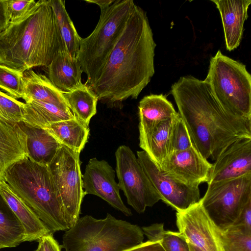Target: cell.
I'll return each mask as SVG.
<instances>
[{"label":"cell","mask_w":251,"mask_h":251,"mask_svg":"<svg viewBox=\"0 0 251 251\" xmlns=\"http://www.w3.org/2000/svg\"><path fill=\"white\" fill-rule=\"evenodd\" d=\"M156 47L146 12L135 5L98 79L89 86L108 103L136 99L154 74Z\"/></svg>","instance_id":"cell-1"},{"label":"cell","mask_w":251,"mask_h":251,"mask_svg":"<svg viewBox=\"0 0 251 251\" xmlns=\"http://www.w3.org/2000/svg\"><path fill=\"white\" fill-rule=\"evenodd\" d=\"M171 93L195 146L207 160L215 161L235 141L251 138V120L226 111L204 80L181 77Z\"/></svg>","instance_id":"cell-2"},{"label":"cell","mask_w":251,"mask_h":251,"mask_svg":"<svg viewBox=\"0 0 251 251\" xmlns=\"http://www.w3.org/2000/svg\"><path fill=\"white\" fill-rule=\"evenodd\" d=\"M65 51L50 0H39L20 20L0 33V64L22 73L47 67Z\"/></svg>","instance_id":"cell-3"},{"label":"cell","mask_w":251,"mask_h":251,"mask_svg":"<svg viewBox=\"0 0 251 251\" xmlns=\"http://www.w3.org/2000/svg\"><path fill=\"white\" fill-rule=\"evenodd\" d=\"M5 181L52 234L69 228L61 197L48 166L25 159L8 171Z\"/></svg>","instance_id":"cell-4"},{"label":"cell","mask_w":251,"mask_h":251,"mask_svg":"<svg viewBox=\"0 0 251 251\" xmlns=\"http://www.w3.org/2000/svg\"><path fill=\"white\" fill-rule=\"evenodd\" d=\"M64 251H124L142 242L144 234L138 226L107 213L102 219L86 215L65 231Z\"/></svg>","instance_id":"cell-5"},{"label":"cell","mask_w":251,"mask_h":251,"mask_svg":"<svg viewBox=\"0 0 251 251\" xmlns=\"http://www.w3.org/2000/svg\"><path fill=\"white\" fill-rule=\"evenodd\" d=\"M132 0H115L100 10L98 24L90 35L81 38L77 59L91 86L100 72L123 31L135 5Z\"/></svg>","instance_id":"cell-6"},{"label":"cell","mask_w":251,"mask_h":251,"mask_svg":"<svg viewBox=\"0 0 251 251\" xmlns=\"http://www.w3.org/2000/svg\"><path fill=\"white\" fill-rule=\"evenodd\" d=\"M204 80L226 111L235 116L251 120V75L245 65L219 50L210 59Z\"/></svg>","instance_id":"cell-7"},{"label":"cell","mask_w":251,"mask_h":251,"mask_svg":"<svg viewBox=\"0 0 251 251\" xmlns=\"http://www.w3.org/2000/svg\"><path fill=\"white\" fill-rule=\"evenodd\" d=\"M200 202L219 229L231 226L251 201V175L207 184Z\"/></svg>","instance_id":"cell-8"},{"label":"cell","mask_w":251,"mask_h":251,"mask_svg":"<svg viewBox=\"0 0 251 251\" xmlns=\"http://www.w3.org/2000/svg\"><path fill=\"white\" fill-rule=\"evenodd\" d=\"M80 153L61 144L48 165L61 197L69 228L79 218L85 195L82 187Z\"/></svg>","instance_id":"cell-9"},{"label":"cell","mask_w":251,"mask_h":251,"mask_svg":"<svg viewBox=\"0 0 251 251\" xmlns=\"http://www.w3.org/2000/svg\"><path fill=\"white\" fill-rule=\"evenodd\" d=\"M115 157L118 184L130 206L137 213H142L147 207H151L161 200L129 147L119 146L115 152Z\"/></svg>","instance_id":"cell-10"},{"label":"cell","mask_w":251,"mask_h":251,"mask_svg":"<svg viewBox=\"0 0 251 251\" xmlns=\"http://www.w3.org/2000/svg\"><path fill=\"white\" fill-rule=\"evenodd\" d=\"M138 160L161 200L176 211L185 210L201 200L198 186L182 183L163 174L144 151Z\"/></svg>","instance_id":"cell-11"},{"label":"cell","mask_w":251,"mask_h":251,"mask_svg":"<svg viewBox=\"0 0 251 251\" xmlns=\"http://www.w3.org/2000/svg\"><path fill=\"white\" fill-rule=\"evenodd\" d=\"M176 223L179 232L188 243L202 251H223L219 228L200 201L185 210L176 211Z\"/></svg>","instance_id":"cell-12"},{"label":"cell","mask_w":251,"mask_h":251,"mask_svg":"<svg viewBox=\"0 0 251 251\" xmlns=\"http://www.w3.org/2000/svg\"><path fill=\"white\" fill-rule=\"evenodd\" d=\"M115 173L106 161L96 157L90 159L82 176L84 194L98 196L126 216H130L132 215L130 209L121 199Z\"/></svg>","instance_id":"cell-13"},{"label":"cell","mask_w":251,"mask_h":251,"mask_svg":"<svg viewBox=\"0 0 251 251\" xmlns=\"http://www.w3.org/2000/svg\"><path fill=\"white\" fill-rule=\"evenodd\" d=\"M212 167V164L194 146L173 152L160 170L182 183L199 186L208 181Z\"/></svg>","instance_id":"cell-14"},{"label":"cell","mask_w":251,"mask_h":251,"mask_svg":"<svg viewBox=\"0 0 251 251\" xmlns=\"http://www.w3.org/2000/svg\"><path fill=\"white\" fill-rule=\"evenodd\" d=\"M251 175V138L231 144L212 164L207 184Z\"/></svg>","instance_id":"cell-15"},{"label":"cell","mask_w":251,"mask_h":251,"mask_svg":"<svg viewBox=\"0 0 251 251\" xmlns=\"http://www.w3.org/2000/svg\"><path fill=\"white\" fill-rule=\"evenodd\" d=\"M28 158L27 136L18 123L0 120V181L15 164Z\"/></svg>","instance_id":"cell-16"},{"label":"cell","mask_w":251,"mask_h":251,"mask_svg":"<svg viewBox=\"0 0 251 251\" xmlns=\"http://www.w3.org/2000/svg\"><path fill=\"white\" fill-rule=\"evenodd\" d=\"M221 14L226 49L231 51L240 45L244 24L248 18L251 0H211Z\"/></svg>","instance_id":"cell-17"},{"label":"cell","mask_w":251,"mask_h":251,"mask_svg":"<svg viewBox=\"0 0 251 251\" xmlns=\"http://www.w3.org/2000/svg\"><path fill=\"white\" fill-rule=\"evenodd\" d=\"M139 137L150 134L162 122L176 117L178 112L162 94L144 97L139 102Z\"/></svg>","instance_id":"cell-18"},{"label":"cell","mask_w":251,"mask_h":251,"mask_svg":"<svg viewBox=\"0 0 251 251\" xmlns=\"http://www.w3.org/2000/svg\"><path fill=\"white\" fill-rule=\"evenodd\" d=\"M177 115L162 122L148 135L139 137V146L161 170L172 154V140Z\"/></svg>","instance_id":"cell-19"},{"label":"cell","mask_w":251,"mask_h":251,"mask_svg":"<svg viewBox=\"0 0 251 251\" xmlns=\"http://www.w3.org/2000/svg\"><path fill=\"white\" fill-rule=\"evenodd\" d=\"M49 79L63 92H69L81 86V66L77 58L65 51H59L47 67Z\"/></svg>","instance_id":"cell-20"},{"label":"cell","mask_w":251,"mask_h":251,"mask_svg":"<svg viewBox=\"0 0 251 251\" xmlns=\"http://www.w3.org/2000/svg\"><path fill=\"white\" fill-rule=\"evenodd\" d=\"M0 193L21 222L25 231L27 241H39L43 237L52 233L4 181H0Z\"/></svg>","instance_id":"cell-21"},{"label":"cell","mask_w":251,"mask_h":251,"mask_svg":"<svg viewBox=\"0 0 251 251\" xmlns=\"http://www.w3.org/2000/svg\"><path fill=\"white\" fill-rule=\"evenodd\" d=\"M23 86V99L25 102L36 100L69 108L63 92L44 75L37 74L32 70L24 72Z\"/></svg>","instance_id":"cell-22"},{"label":"cell","mask_w":251,"mask_h":251,"mask_svg":"<svg viewBox=\"0 0 251 251\" xmlns=\"http://www.w3.org/2000/svg\"><path fill=\"white\" fill-rule=\"evenodd\" d=\"M18 124L27 136L28 158L48 166L61 144L45 129L32 126L23 122Z\"/></svg>","instance_id":"cell-23"},{"label":"cell","mask_w":251,"mask_h":251,"mask_svg":"<svg viewBox=\"0 0 251 251\" xmlns=\"http://www.w3.org/2000/svg\"><path fill=\"white\" fill-rule=\"evenodd\" d=\"M23 122L45 129L51 124L75 118L69 108L52 103L31 100L25 102Z\"/></svg>","instance_id":"cell-24"},{"label":"cell","mask_w":251,"mask_h":251,"mask_svg":"<svg viewBox=\"0 0 251 251\" xmlns=\"http://www.w3.org/2000/svg\"><path fill=\"white\" fill-rule=\"evenodd\" d=\"M60 144L80 153L89 138V125L75 118L53 123L45 128Z\"/></svg>","instance_id":"cell-25"},{"label":"cell","mask_w":251,"mask_h":251,"mask_svg":"<svg viewBox=\"0 0 251 251\" xmlns=\"http://www.w3.org/2000/svg\"><path fill=\"white\" fill-rule=\"evenodd\" d=\"M27 241L21 222L0 193V249Z\"/></svg>","instance_id":"cell-26"},{"label":"cell","mask_w":251,"mask_h":251,"mask_svg":"<svg viewBox=\"0 0 251 251\" xmlns=\"http://www.w3.org/2000/svg\"><path fill=\"white\" fill-rule=\"evenodd\" d=\"M65 3L64 0H50L64 51L72 57L77 58L81 37L66 11Z\"/></svg>","instance_id":"cell-27"},{"label":"cell","mask_w":251,"mask_h":251,"mask_svg":"<svg viewBox=\"0 0 251 251\" xmlns=\"http://www.w3.org/2000/svg\"><path fill=\"white\" fill-rule=\"evenodd\" d=\"M67 103L74 116L87 125L97 113L98 98L94 91L83 84L76 89L63 92Z\"/></svg>","instance_id":"cell-28"},{"label":"cell","mask_w":251,"mask_h":251,"mask_svg":"<svg viewBox=\"0 0 251 251\" xmlns=\"http://www.w3.org/2000/svg\"><path fill=\"white\" fill-rule=\"evenodd\" d=\"M151 242H158L165 251H190L188 244L179 232L166 230L163 223H155L142 228Z\"/></svg>","instance_id":"cell-29"},{"label":"cell","mask_w":251,"mask_h":251,"mask_svg":"<svg viewBox=\"0 0 251 251\" xmlns=\"http://www.w3.org/2000/svg\"><path fill=\"white\" fill-rule=\"evenodd\" d=\"M219 230L223 251H251V232L233 226Z\"/></svg>","instance_id":"cell-30"},{"label":"cell","mask_w":251,"mask_h":251,"mask_svg":"<svg viewBox=\"0 0 251 251\" xmlns=\"http://www.w3.org/2000/svg\"><path fill=\"white\" fill-rule=\"evenodd\" d=\"M24 73L0 64V89L17 100L23 99Z\"/></svg>","instance_id":"cell-31"},{"label":"cell","mask_w":251,"mask_h":251,"mask_svg":"<svg viewBox=\"0 0 251 251\" xmlns=\"http://www.w3.org/2000/svg\"><path fill=\"white\" fill-rule=\"evenodd\" d=\"M24 104L0 90V120L11 123L22 122Z\"/></svg>","instance_id":"cell-32"},{"label":"cell","mask_w":251,"mask_h":251,"mask_svg":"<svg viewBox=\"0 0 251 251\" xmlns=\"http://www.w3.org/2000/svg\"><path fill=\"white\" fill-rule=\"evenodd\" d=\"M194 146V142L178 114L173 132L172 154L175 152L186 150Z\"/></svg>","instance_id":"cell-33"},{"label":"cell","mask_w":251,"mask_h":251,"mask_svg":"<svg viewBox=\"0 0 251 251\" xmlns=\"http://www.w3.org/2000/svg\"><path fill=\"white\" fill-rule=\"evenodd\" d=\"M36 2L34 0H6V11L10 23L15 22L25 16Z\"/></svg>","instance_id":"cell-34"},{"label":"cell","mask_w":251,"mask_h":251,"mask_svg":"<svg viewBox=\"0 0 251 251\" xmlns=\"http://www.w3.org/2000/svg\"><path fill=\"white\" fill-rule=\"evenodd\" d=\"M231 226L251 232V201L245 205L240 215Z\"/></svg>","instance_id":"cell-35"},{"label":"cell","mask_w":251,"mask_h":251,"mask_svg":"<svg viewBox=\"0 0 251 251\" xmlns=\"http://www.w3.org/2000/svg\"><path fill=\"white\" fill-rule=\"evenodd\" d=\"M124 251H165L158 242L149 240L125 250Z\"/></svg>","instance_id":"cell-36"},{"label":"cell","mask_w":251,"mask_h":251,"mask_svg":"<svg viewBox=\"0 0 251 251\" xmlns=\"http://www.w3.org/2000/svg\"><path fill=\"white\" fill-rule=\"evenodd\" d=\"M38 242L41 244L43 251H61L59 245L52 233L43 237Z\"/></svg>","instance_id":"cell-37"},{"label":"cell","mask_w":251,"mask_h":251,"mask_svg":"<svg viewBox=\"0 0 251 251\" xmlns=\"http://www.w3.org/2000/svg\"><path fill=\"white\" fill-rule=\"evenodd\" d=\"M10 23L6 6V0H0V33L3 31Z\"/></svg>","instance_id":"cell-38"},{"label":"cell","mask_w":251,"mask_h":251,"mask_svg":"<svg viewBox=\"0 0 251 251\" xmlns=\"http://www.w3.org/2000/svg\"><path fill=\"white\" fill-rule=\"evenodd\" d=\"M115 0H85V1L89 3H93L97 4L100 10L105 9L112 4Z\"/></svg>","instance_id":"cell-39"},{"label":"cell","mask_w":251,"mask_h":251,"mask_svg":"<svg viewBox=\"0 0 251 251\" xmlns=\"http://www.w3.org/2000/svg\"><path fill=\"white\" fill-rule=\"evenodd\" d=\"M188 244L190 251H202L199 248L194 246L191 244L188 243Z\"/></svg>","instance_id":"cell-40"},{"label":"cell","mask_w":251,"mask_h":251,"mask_svg":"<svg viewBox=\"0 0 251 251\" xmlns=\"http://www.w3.org/2000/svg\"><path fill=\"white\" fill-rule=\"evenodd\" d=\"M34 251H43L42 246L40 242H39V244L37 249Z\"/></svg>","instance_id":"cell-41"}]
</instances>
